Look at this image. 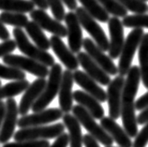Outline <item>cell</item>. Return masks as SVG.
Masks as SVG:
<instances>
[{
	"label": "cell",
	"mask_w": 148,
	"mask_h": 147,
	"mask_svg": "<svg viewBox=\"0 0 148 147\" xmlns=\"http://www.w3.org/2000/svg\"><path fill=\"white\" fill-rule=\"evenodd\" d=\"M141 80L140 67L131 66L127 74V79L125 81L121 107L123 126L130 138H135L139 133L137 117L135 115V96L138 93Z\"/></svg>",
	"instance_id": "obj_1"
},
{
	"label": "cell",
	"mask_w": 148,
	"mask_h": 147,
	"mask_svg": "<svg viewBox=\"0 0 148 147\" xmlns=\"http://www.w3.org/2000/svg\"><path fill=\"white\" fill-rule=\"evenodd\" d=\"M62 75H63V69L60 64L56 63L51 67L49 79L44 90L32 106L33 113H38V111L45 110V108L53 101V98L59 93Z\"/></svg>",
	"instance_id": "obj_2"
},
{
	"label": "cell",
	"mask_w": 148,
	"mask_h": 147,
	"mask_svg": "<svg viewBox=\"0 0 148 147\" xmlns=\"http://www.w3.org/2000/svg\"><path fill=\"white\" fill-rule=\"evenodd\" d=\"M14 40L17 43V47L20 51L26 56L37 60L40 63L44 64L47 67H52L56 64V61L53 55L47 51L40 49L36 44L31 43L27 38L24 30L20 27H16L12 30Z\"/></svg>",
	"instance_id": "obj_3"
},
{
	"label": "cell",
	"mask_w": 148,
	"mask_h": 147,
	"mask_svg": "<svg viewBox=\"0 0 148 147\" xmlns=\"http://www.w3.org/2000/svg\"><path fill=\"white\" fill-rule=\"evenodd\" d=\"M72 113L75 116L81 125L90 133L93 137H95L100 144L105 146H111L114 142V139L105 130L101 125H99L95 121V118L92 116L91 113L82 105H76L72 108Z\"/></svg>",
	"instance_id": "obj_4"
},
{
	"label": "cell",
	"mask_w": 148,
	"mask_h": 147,
	"mask_svg": "<svg viewBox=\"0 0 148 147\" xmlns=\"http://www.w3.org/2000/svg\"><path fill=\"white\" fill-rule=\"evenodd\" d=\"M64 123H57L52 126H37L24 127L14 133L13 138L16 142L31 140H50L57 138L65 130Z\"/></svg>",
	"instance_id": "obj_5"
},
{
	"label": "cell",
	"mask_w": 148,
	"mask_h": 147,
	"mask_svg": "<svg viewBox=\"0 0 148 147\" xmlns=\"http://www.w3.org/2000/svg\"><path fill=\"white\" fill-rule=\"evenodd\" d=\"M143 35L145 33L143 28H134L128 34L127 40H125L118 62V73L121 76L127 75L131 68L132 60L137 49H139Z\"/></svg>",
	"instance_id": "obj_6"
},
{
	"label": "cell",
	"mask_w": 148,
	"mask_h": 147,
	"mask_svg": "<svg viewBox=\"0 0 148 147\" xmlns=\"http://www.w3.org/2000/svg\"><path fill=\"white\" fill-rule=\"evenodd\" d=\"M76 14L81 23L83 28L87 31V33L95 40L97 45L102 50L103 52L109 51L110 48V41L105 34L102 27L97 23L96 19L92 17L83 7H78L76 9Z\"/></svg>",
	"instance_id": "obj_7"
},
{
	"label": "cell",
	"mask_w": 148,
	"mask_h": 147,
	"mask_svg": "<svg viewBox=\"0 0 148 147\" xmlns=\"http://www.w3.org/2000/svg\"><path fill=\"white\" fill-rule=\"evenodd\" d=\"M2 59L4 64L26 71L34 76H37L38 78H45V77L49 76L50 70L47 66L33 58H30L28 56L25 57L10 53V55L4 56Z\"/></svg>",
	"instance_id": "obj_8"
},
{
	"label": "cell",
	"mask_w": 148,
	"mask_h": 147,
	"mask_svg": "<svg viewBox=\"0 0 148 147\" xmlns=\"http://www.w3.org/2000/svg\"><path fill=\"white\" fill-rule=\"evenodd\" d=\"M64 113L61 109L57 108H51V109H45L43 111L34 113L28 115H23L18 120L17 125L20 129L29 126H37L47 125L49 123L56 122L57 120L63 117Z\"/></svg>",
	"instance_id": "obj_9"
},
{
	"label": "cell",
	"mask_w": 148,
	"mask_h": 147,
	"mask_svg": "<svg viewBox=\"0 0 148 147\" xmlns=\"http://www.w3.org/2000/svg\"><path fill=\"white\" fill-rule=\"evenodd\" d=\"M124 76H116L108 84L107 101L109 105V115L112 119H118L121 116L122 107V95L125 84Z\"/></svg>",
	"instance_id": "obj_10"
},
{
	"label": "cell",
	"mask_w": 148,
	"mask_h": 147,
	"mask_svg": "<svg viewBox=\"0 0 148 147\" xmlns=\"http://www.w3.org/2000/svg\"><path fill=\"white\" fill-rule=\"evenodd\" d=\"M19 108L13 98L6 101V113L0 129V144H6L14 135L15 126L18 123Z\"/></svg>",
	"instance_id": "obj_11"
},
{
	"label": "cell",
	"mask_w": 148,
	"mask_h": 147,
	"mask_svg": "<svg viewBox=\"0 0 148 147\" xmlns=\"http://www.w3.org/2000/svg\"><path fill=\"white\" fill-rule=\"evenodd\" d=\"M83 47L92 59L98 63L109 75L115 76L117 74L118 67H116L111 57L105 55V53L97 45L96 42L90 40V38H84Z\"/></svg>",
	"instance_id": "obj_12"
},
{
	"label": "cell",
	"mask_w": 148,
	"mask_h": 147,
	"mask_svg": "<svg viewBox=\"0 0 148 147\" xmlns=\"http://www.w3.org/2000/svg\"><path fill=\"white\" fill-rule=\"evenodd\" d=\"M108 27L110 32V48L108 51L109 56L112 59L119 58L125 43L123 23L119 20L118 17L114 16L109 19Z\"/></svg>",
	"instance_id": "obj_13"
},
{
	"label": "cell",
	"mask_w": 148,
	"mask_h": 147,
	"mask_svg": "<svg viewBox=\"0 0 148 147\" xmlns=\"http://www.w3.org/2000/svg\"><path fill=\"white\" fill-rule=\"evenodd\" d=\"M65 23L68 29V43L69 47L73 53H79L83 47V30L82 25L78 19L76 12L69 11L65 16Z\"/></svg>",
	"instance_id": "obj_14"
},
{
	"label": "cell",
	"mask_w": 148,
	"mask_h": 147,
	"mask_svg": "<svg viewBox=\"0 0 148 147\" xmlns=\"http://www.w3.org/2000/svg\"><path fill=\"white\" fill-rule=\"evenodd\" d=\"M30 18L34 22H36L43 30L48 31L53 35H56L60 38H65L68 36L67 27L56 19L51 18L44 10L38 9L32 10L30 12Z\"/></svg>",
	"instance_id": "obj_15"
},
{
	"label": "cell",
	"mask_w": 148,
	"mask_h": 147,
	"mask_svg": "<svg viewBox=\"0 0 148 147\" xmlns=\"http://www.w3.org/2000/svg\"><path fill=\"white\" fill-rule=\"evenodd\" d=\"M77 58L84 70L99 83L108 85L111 83L110 75L98 63H96L86 52H79L77 53Z\"/></svg>",
	"instance_id": "obj_16"
},
{
	"label": "cell",
	"mask_w": 148,
	"mask_h": 147,
	"mask_svg": "<svg viewBox=\"0 0 148 147\" xmlns=\"http://www.w3.org/2000/svg\"><path fill=\"white\" fill-rule=\"evenodd\" d=\"M62 38L53 35L50 38L51 48L53 49V53L58 57V59L61 61L67 69L69 70H76L80 66L79 60L77 56L74 55V53L71 49L67 47V45L64 43V41L61 40Z\"/></svg>",
	"instance_id": "obj_17"
},
{
	"label": "cell",
	"mask_w": 148,
	"mask_h": 147,
	"mask_svg": "<svg viewBox=\"0 0 148 147\" xmlns=\"http://www.w3.org/2000/svg\"><path fill=\"white\" fill-rule=\"evenodd\" d=\"M47 83V81L45 78H38L35 80L30 84L28 88L25 91V94L21 98L20 104H19V114L26 115L30 109H32L33 104L36 102V100L40 98L41 93L43 92L44 88Z\"/></svg>",
	"instance_id": "obj_18"
},
{
	"label": "cell",
	"mask_w": 148,
	"mask_h": 147,
	"mask_svg": "<svg viewBox=\"0 0 148 147\" xmlns=\"http://www.w3.org/2000/svg\"><path fill=\"white\" fill-rule=\"evenodd\" d=\"M73 78L78 85L81 86L84 90L99 100V102H105L107 100V93L101 88L98 82L90 77L86 72H84L82 70H74L73 72Z\"/></svg>",
	"instance_id": "obj_19"
},
{
	"label": "cell",
	"mask_w": 148,
	"mask_h": 147,
	"mask_svg": "<svg viewBox=\"0 0 148 147\" xmlns=\"http://www.w3.org/2000/svg\"><path fill=\"white\" fill-rule=\"evenodd\" d=\"M74 83L73 73L67 69L63 71L62 81L59 89V106L64 113H69L73 108V93L72 86Z\"/></svg>",
	"instance_id": "obj_20"
},
{
	"label": "cell",
	"mask_w": 148,
	"mask_h": 147,
	"mask_svg": "<svg viewBox=\"0 0 148 147\" xmlns=\"http://www.w3.org/2000/svg\"><path fill=\"white\" fill-rule=\"evenodd\" d=\"M100 125L114 139V141L120 147H132L133 144L130 140V136L127 133L125 129H122L114 119L112 117H102L100 119Z\"/></svg>",
	"instance_id": "obj_21"
},
{
	"label": "cell",
	"mask_w": 148,
	"mask_h": 147,
	"mask_svg": "<svg viewBox=\"0 0 148 147\" xmlns=\"http://www.w3.org/2000/svg\"><path fill=\"white\" fill-rule=\"evenodd\" d=\"M74 100L80 105L84 107L95 119H101L104 117V109L100 102L96 98L86 92L76 90L73 93Z\"/></svg>",
	"instance_id": "obj_22"
},
{
	"label": "cell",
	"mask_w": 148,
	"mask_h": 147,
	"mask_svg": "<svg viewBox=\"0 0 148 147\" xmlns=\"http://www.w3.org/2000/svg\"><path fill=\"white\" fill-rule=\"evenodd\" d=\"M63 123L69 130V145L71 147H83L84 138L82 135L81 123L73 114L65 113L63 115Z\"/></svg>",
	"instance_id": "obj_23"
},
{
	"label": "cell",
	"mask_w": 148,
	"mask_h": 147,
	"mask_svg": "<svg viewBox=\"0 0 148 147\" xmlns=\"http://www.w3.org/2000/svg\"><path fill=\"white\" fill-rule=\"evenodd\" d=\"M25 31L38 47L44 50V51H48L51 48L50 40L46 37V35L42 31V28L36 22H34L33 20L29 21L25 26Z\"/></svg>",
	"instance_id": "obj_24"
},
{
	"label": "cell",
	"mask_w": 148,
	"mask_h": 147,
	"mask_svg": "<svg viewBox=\"0 0 148 147\" xmlns=\"http://www.w3.org/2000/svg\"><path fill=\"white\" fill-rule=\"evenodd\" d=\"M139 63L142 82L148 89V33L143 35L139 46Z\"/></svg>",
	"instance_id": "obj_25"
},
{
	"label": "cell",
	"mask_w": 148,
	"mask_h": 147,
	"mask_svg": "<svg viewBox=\"0 0 148 147\" xmlns=\"http://www.w3.org/2000/svg\"><path fill=\"white\" fill-rule=\"evenodd\" d=\"M34 8L35 4L31 0H0V10L3 11L28 13Z\"/></svg>",
	"instance_id": "obj_26"
},
{
	"label": "cell",
	"mask_w": 148,
	"mask_h": 147,
	"mask_svg": "<svg viewBox=\"0 0 148 147\" xmlns=\"http://www.w3.org/2000/svg\"><path fill=\"white\" fill-rule=\"evenodd\" d=\"M83 8L96 20L101 23H107L110 19L108 11L104 9L98 0H79Z\"/></svg>",
	"instance_id": "obj_27"
},
{
	"label": "cell",
	"mask_w": 148,
	"mask_h": 147,
	"mask_svg": "<svg viewBox=\"0 0 148 147\" xmlns=\"http://www.w3.org/2000/svg\"><path fill=\"white\" fill-rule=\"evenodd\" d=\"M29 85L30 83L26 79H24L14 81L5 84L4 86H0V100L20 95L21 93L25 92Z\"/></svg>",
	"instance_id": "obj_28"
},
{
	"label": "cell",
	"mask_w": 148,
	"mask_h": 147,
	"mask_svg": "<svg viewBox=\"0 0 148 147\" xmlns=\"http://www.w3.org/2000/svg\"><path fill=\"white\" fill-rule=\"evenodd\" d=\"M0 19L5 25H13L15 27H25L28 24V18L22 12H12V11H3L0 13Z\"/></svg>",
	"instance_id": "obj_29"
},
{
	"label": "cell",
	"mask_w": 148,
	"mask_h": 147,
	"mask_svg": "<svg viewBox=\"0 0 148 147\" xmlns=\"http://www.w3.org/2000/svg\"><path fill=\"white\" fill-rule=\"evenodd\" d=\"M123 25L127 28H148V14L140 13L127 15L122 20Z\"/></svg>",
	"instance_id": "obj_30"
},
{
	"label": "cell",
	"mask_w": 148,
	"mask_h": 147,
	"mask_svg": "<svg viewBox=\"0 0 148 147\" xmlns=\"http://www.w3.org/2000/svg\"><path fill=\"white\" fill-rule=\"evenodd\" d=\"M102 7L108 11L109 14H112L115 17H125L127 14V10L117 0H98Z\"/></svg>",
	"instance_id": "obj_31"
},
{
	"label": "cell",
	"mask_w": 148,
	"mask_h": 147,
	"mask_svg": "<svg viewBox=\"0 0 148 147\" xmlns=\"http://www.w3.org/2000/svg\"><path fill=\"white\" fill-rule=\"evenodd\" d=\"M26 74L24 70L8 65L0 64V78L10 81H18L25 79Z\"/></svg>",
	"instance_id": "obj_32"
},
{
	"label": "cell",
	"mask_w": 148,
	"mask_h": 147,
	"mask_svg": "<svg viewBox=\"0 0 148 147\" xmlns=\"http://www.w3.org/2000/svg\"><path fill=\"white\" fill-rule=\"evenodd\" d=\"M127 10L135 14L145 13L148 11V5L143 0H117Z\"/></svg>",
	"instance_id": "obj_33"
},
{
	"label": "cell",
	"mask_w": 148,
	"mask_h": 147,
	"mask_svg": "<svg viewBox=\"0 0 148 147\" xmlns=\"http://www.w3.org/2000/svg\"><path fill=\"white\" fill-rule=\"evenodd\" d=\"M47 1L54 19H56L59 22L64 21L67 13L65 12L63 1L62 0H47Z\"/></svg>",
	"instance_id": "obj_34"
},
{
	"label": "cell",
	"mask_w": 148,
	"mask_h": 147,
	"mask_svg": "<svg viewBox=\"0 0 148 147\" xmlns=\"http://www.w3.org/2000/svg\"><path fill=\"white\" fill-rule=\"evenodd\" d=\"M50 145L47 140H31L6 144L3 147H49Z\"/></svg>",
	"instance_id": "obj_35"
},
{
	"label": "cell",
	"mask_w": 148,
	"mask_h": 147,
	"mask_svg": "<svg viewBox=\"0 0 148 147\" xmlns=\"http://www.w3.org/2000/svg\"><path fill=\"white\" fill-rule=\"evenodd\" d=\"M148 142V123L145 124L143 129L135 137L132 147H145Z\"/></svg>",
	"instance_id": "obj_36"
},
{
	"label": "cell",
	"mask_w": 148,
	"mask_h": 147,
	"mask_svg": "<svg viewBox=\"0 0 148 147\" xmlns=\"http://www.w3.org/2000/svg\"><path fill=\"white\" fill-rule=\"evenodd\" d=\"M16 47H17V43L15 40H12L10 38V40H4L2 43H0V58L11 53L16 49Z\"/></svg>",
	"instance_id": "obj_37"
},
{
	"label": "cell",
	"mask_w": 148,
	"mask_h": 147,
	"mask_svg": "<svg viewBox=\"0 0 148 147\" xmlns=\"http://www.w3.org/2000/svg\"><path fill=\"white\" fill-rule=\"evenodd\" d=\"M69 144V135L67 133H62L60 136L56 138L54 142L49 147H68Z\"/></svg>",
	"instance_id": "obj_38"
},
{
	"label": "cell",
	"mask_w": 148,
	"mask_h": 147,
	"mask_svg": "<svg viewBox=\"0 0 148 147\" xmlns=\"http://www.w3.org/2000/svg\"><path fill=\"white\" fill-rule=\"evenodd\" d=\"M147 107H148V92L145 93L143 96H142L141 98H139L137 99V101L135 102V108L138 111H143Z\"/></svg>",
	"instance_id": "obj_39"
},
{
	"label": "cell",
	"mask_w": 148,
	"mask_h": 147,
	"mask_svg": "<svg viewBox=\"0 0 148 147\" xmlns=\"http://www.w3.org/2000/svg\"><path fill=\"white\" fill-rule=\"evenodd\" d=\"M84 145L85 147H100L99 144V141L91 134H86L84 136Z\"/></svg>",
	"instance_id": "obj_40"
},
{
	"label": "cell",
	"mask_w": 148,
	"mask_h": 147,
	"mask_svg": "<svg viewBox=\"0 0 148 147\" xmlns=\"http://www.w3.org/2000/svg\"><path fill=\"white\" fill-rule=\"evenodd\" d=\"M137 122L138 125H145V124L148 123V107L140 113V114L137 116Z\"/></svg>",
	"instance_id": "obj_41"
},
{
	"label": "cell",
	"mask_w": 148,
	"mask_h": 147,
	"mask_svg": "<svg viewBox=\"0 0 148 147\" xmlns=\"http://www.w3.org/2000/svg\"><path fill=\"white\" fill-rule=\"evenodd\" d=\"M10 32L8 31L7 27L5 26V24L1 21L0 19V40H10Z\"/></svg>",
	"instance_id": "obj_42"
},
{
	"label": "cell",
	"mask_w": 148,
	"mask_h": 147,
	"mask_svg": "<svg viewBox=\"0 0 148 147\" xmlns=\"http://www.w3.org/2000/svg\"><path fill=\"white\" fill-rule=\"evenodd\" d=\"M34 4L35 6H37L38 9L41 10H48L49 9V5H48V1L47 0H31Z\"/></svg>",
	"instance_id": "obj_43"
},
{
	"label": "cell",
	"mask_w": 148,
	"mask_h": 147,
	"mask_svg": "<svg viewBox=\"0 0 148 147\" xmlns=\"http://www.w3.org/2000/svg\"><path fill=\"white\" fill-rule=\"evenodd\" d=\"M62 1H63V3L68 7V9L71 11L76 10V9L78 8L76 0H62Z\"/></svg>",
	"instance_id": "obj_44"
},
{
	"label": "cell",
	"mask_w": 148,
	"mask_h": 147,
	"mask_svg": "<svg viewBox=\"0 0 148 147\" xmlns=\"http://www.w3.org/2000/svg\"><path fill=\"white\" fill-rule=\"evenodd\" d=\"M5 113H6V102L4 103L3 101L0 100V129H1V126H2Z\"/></svg>",
	"instance_id": "obj_45"
},
{
	"label": "cell",
	"mask_w": 148,
	"mask_h": 147,
	"mask_svg": "<svg viewBox=\"0 0 148 147\" xmlns=\"http://www.w3.org/2000/svg\"><path fill=\"white\" fill-rule=\"evenodd\" d=\"M143 1H145V2H146V1H148V0H143Z\"/></svg>",
	"instance_id": "obj_46"
},
{
	"label": "cell",
	"mask_w": 148,
	"mask_h": 147,
	"mask_svg": "<svg viewBox=\"0 0 148 147\" xmlns=\"http://www.w3.org/2000/svg\"><path fill=\"white\" fill-rule=\"evenodd\" d=\"M0 86H1V81H0Z\"/></svg>",
	"instance_id": "obj_47"
},
{
	"label": "cell",
	"mask_w": 148,
	"mask_h": 147,
	"mask_svg": "<svg viewBox=\"0 0 148 147\" xmlns=\"http://www.w3.org/2000/svg\"><path fill=\"white\" fill-rule=\"evenodd\" d=\"M106 147H112V146H106Z\"/></svg>",
	"instance_id": "obj_48"
}]
</instances>
